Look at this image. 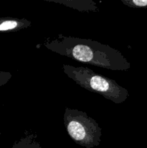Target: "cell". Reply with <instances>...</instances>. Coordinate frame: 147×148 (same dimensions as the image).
Returning a JSON list of instances; mask_svg holds the SVG:
<instances>
[{
  "label": "cell",
  "mask_w": 147,
  "mask_h": 148,
  "mask_svg": "<svg viewBox=\"0 0 147 148\" xmlns=\"http://www.w3.org/2000/svg\"><path fill=\"white\" fill-rule=\"evenodd\" d=\"M46 49L72 59L104 69L127 71L131 63L120 51L97 40L59 35L44 43Z\"/></svg>",
  "instance_id": "6da1fadb"
},
{
  "label": "cell",
  "mask_w": 147,
  "mask_h": 148,
  "mask_svg": "<svg viewBox=\"0 0 147 148\" xmlns=\"http://www.w3.org/2000/svg\"><path fill=\"white\" fill-rule=\"evenodd\" d=\"M64 73L77 85L90 92L102 95L116 104H121L128 98V90L115 80L99 75L88 67L63 64Z\"/></svg>",
  "instance_id": "7a4b0ae2"
},
{
  "label": "cell",
  "mask_w": 147,
  "mask_h": 148,
  "mask_svg": "<svg viewBox=\"0 0 147 148\" xmlns=\"http://www.w3.org/2000/svg\"><path fill=\"white\" fill-rule=\"evenodd\" d=\"M63 121L68 134L76 144L87 148L99 145L102 129L85 112L66 108Z\"/></svg>",
  "instance_id": "3957f363"
},
{
  "label": "cell",
  "mask_w": 147,
  "mask_h": 148,
  "mask_svg": "<svg viewBox=\"0 0 147 148\" xmlns=\"http://www.w3.org/2000/svg\"><path fill=\"white\" fill-rule=\"evenodd\" d=\"M46 1L53 3H58L61 4L66 7H71L74 10H79V11L86 12H96L98 10L97 4L92 0H46Z\"/></svg>",
  "instance_id": "277c9868"
},
{
  "label": "cell",
  "mask_w": 147,
  "mask_h": 148,
  "mask_svg": "<svg viewBox=\"0 0 147 148\" xmlns=\"http://www.w3.org/2000/svg\"><path fill=\"white\" fill-rule=\"evenodd\" d=\"M31 25L26 19L15 17H0V32H15Z\"/></svg>",
  "instance_id": "5b68a950"
},
{
  "label": "cell",
  "mask_w": 147,
  "mask_h": 148,
  "mask_svg": "<svg viewBox=\"0 0 147 148\" xmlns=\"http://www.w3.org/2000/svg\"><path fill=\"white\" fill-rule=\"evenodd\" d=\"M121 2L132 8H147V0H121Z\"/></svg>",
  "instance_id": "8992f818"
},
{
  "label": "cell",
  "mask_w": 147,
  "mask_h": 148,
  "mask_svg": "<svg viewBox=\"0 0 147 148\" xmlns=\"http://www.w3.org/2000/svg\"><path fill=\"white\" fill-rule=\"evenodd\" d=\"M12 76V75L10 72L0 71V87L7 83L8 81L11 79Z\"/></svg>",
  "instance_id": "52a82bcc"
}]
</instances>
